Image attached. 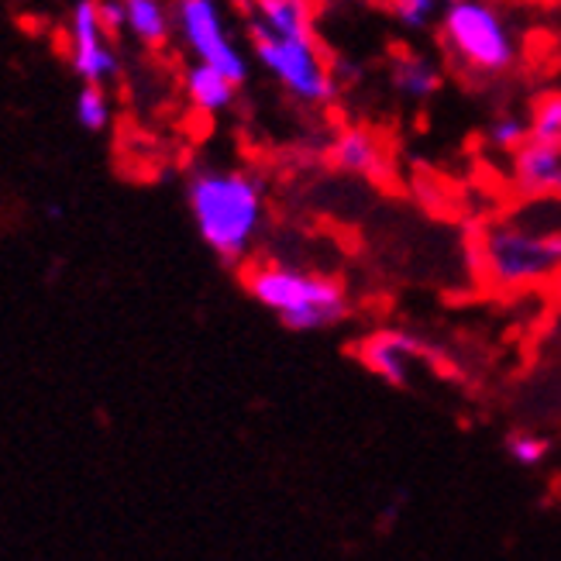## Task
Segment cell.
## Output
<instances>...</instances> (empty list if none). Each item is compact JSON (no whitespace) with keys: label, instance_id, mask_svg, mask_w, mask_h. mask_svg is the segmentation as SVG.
<instances>
[{"label":"cell","instance_id":"cell-20","mask_svg":"<svg viewBox=\"0 0 561 561\" xmlns=\"http://www.w3.org/2000/svg\"><path fill=\"white\" fill-rule=\"evenodd\" d=\"M558 21H561V4H558Z\"/></svg>","mask_w":561,"mask_h":561},{"label":"cell","instance_id":"cell-15","mask_svg":"<svg viewBox=\"0 0 561 561\" xmlns=\"http://www.w3.org/2000/svg\"><path fill=\"white\" fill-rule=\"evenodd\" d=\"M482 138H485V145H490L493 152L514 156L520 145L530 138V121H527L524 111H500V114H493L490 121H485Z\"/></svg>","mask_w":561,"mask_h":561},{"label":"cell","instance_id":"cell-6","mask_svg":"<svg viewBox=\"0 0 561 561\" xmlns=\"http://www.w3.org/2000/svg\"><path fill=\"white\" fill-rule=\"evenodd\" d=\"M173 28L193 62H207L245 87L252 77V53L238 42L221 0H173Z\"/></svg>","mask_w":561,"mask_h":561},{"label":"cell","instance_id":"cell-3","mask_svg":"<svg viewBox=\"0 0 561 561\" xmlns=\"http://www.w3.org/2000/svg\"><path fill=\"white\" fill-rule=\"evenodd\" d=\"M249 297L297 334H317L352 317V293L345 279L310 270L289 259H249L241 273Z\"/></svg>","mask_w":561,"mask_h":561},{"label":"cell","instance_id":"cell-18","mask_svg":"<svg viewBox=\"0 0 561 561\" xmlns=\"http://www.w3.org/2000/svg\"><path fill=\"white\" fill-rule=\"evenodd\" d=\"M72 111H77V125L90 135L104 131L111 125V101L104 87L96 83H87L80 93H77V104H72Z\"/></svg>","mask_w":561,"mask_h":561},{"label":"cell","instance_id":"cell-9","mask_svg":"<svg viewBox=\"0 0 561 561\" xmlns=\"http://www.w3.org/2000/svg\"><path fill=\"white\" fill-rule=\"evenodd\" d=\"M386 87L407 107H424L445 90V66L424 48H397L386 66Z\"/></svg>","mask_w":561,"mask_h":561},{"label":"cell","instance_id":"cell-14","mask_svg":"<svg viewBox=\"0 0 561 561\" xmlns=\"http://www.w3.org/2000/svg\"><path fill=\"white\" fill-rule=\"evenodd\" d=\"M389 18H393L403 32L421 35V32H434L442 14L455 4V0H382Z\"/></svg>","mask_w":561,"mask_h":561},{"label":"cell","instance_id":"cell-11","mask_svg":"<svg viewBox=\"0 0 561 561\" xmlns=\"http://www.w3.org/2000/svg\"><path fill=\"white\" fill-rule=\"evenodd\" d=\"M328 159L337 173L355 180H379L386 173V149L373 128L345 125L328 141Z\"/></svg>","mask_w":561,"mask_h":561},{"label":"cell","instance_id":"cell-19","mask_svg":"<svg viewBox=\"0 0 561 561\" xmlns=\"http://www.w3.org/2000/svg\"><path fill=\"white\" fill-rule=\"evenodd\" d=\"M96 11H101V21L111 35L125 32L128 14H125V0H96Z\"/></svg>","mask_w":561,"mask_h":561},{"label":"cell","instance_id":"cell-4","mask_svg":"<svg viewBox=\"0 0 561 561\" xmlns=\"http://www.w3.org/2000/svg\"><path fill=\"white\" fill-rule=\"evenodd\" d=\"M434 35L445 62L469 83L503 80L524 56L520 24L500 0H455Z\"/></svg>","mask_w":561,"mask_h":561},{"label":"cell","instance_id":"cell-8","mask_svg":"<svg viewBox=\"0 0 561 561\" xmlns=\"http://www.w3.org/2000/svg\"><path fill=\"white\" fill-rule=\"evenodd\" d=\"M107 35L111 32L104 28L96 0H77V8H72V18H69V38H72L69 62L83 83L104 87L121 72V59L114 53V45L107 42Z\"/></svg>","mask_w":561,"mask_h":561},{"label":"cell","instance_id":"cell-16","mask_svg":"<svg viewBox=\"0 0 561 561\" xmlns=\"http://www.w3.org/2000/svg\"><path fill=\"white\" fill-rule=\"evenodd\" d=\"M503 451L517 469H538L551 455V437H545L534 427H517L503 437Z\"/></svg>","mask_w":561,"mask_h":561},{"label":"cell","instance_id":"cell-17","mask_svg":"<svg viewBox=\"0 0 561 561\" xmlns=\"http://www.w3.org/2000/svg\"><path fill=\"white\" fill-rule=\"evenodd\" d=\"M527 121H530V138L561 141V90H545L541 96H534Z\"/></svg>","mask_w":561,"mask_h":561},{"label":"cell","instance_id":"cell-12","mask_svg":"<svg viewBox=\"0 0 561 561\" xmlns=\"http://www.w3.org/2000/svg\"><path fill=\"white\" fill-rule=\"evenodd\" d=\"M183 90L186 101L193 104V111L201 114H225L228 107H234L238 101V83L231 77H225L221 69H214L207 62H193L183 72Z\"/></svg>","mask_w":561,"mask_h":561},{"label":"cell","instance_id":"cell-1","mask_svg":"<svg viewBox=\"0 0 561 561\" xmlns=\"http://www.w3.org/2000/svg\"><path fill=\"white\" fill-rule=\"evenodd\" d=\"M479 276L500 293H527L561 279V197H520L485 221L476 241Z\"/></svg>","mask_w":561,"mask_h":561},{"label":"cell","instance_id":"cell-5","mask_svg":"<svg viewBox=\"0 0 561 561\" xmlns=\"http://www.w3.org/2000/svg\"><path fill=\"white\" fill-rule=\"evenodd\" d=\"M249 53L265 77L300 107H331L345 90L337 62L328 59L317 35H255L249 38Z\"/></svg>","mask_w":561,"mask_h":561},{"label":"cell","instance_id":"cell-7","mask_svg":"<svg viewBox=\"0 0 561 561\" xmlns=\"http://www.w3.org/2000/svg\"><path fill=\"white\" fill-rule=\"evenodd\" d=\"M355 358L369 376L382 379L393 389L413 386L421 369H434V365H445V352L431 345L427 337L413 334L407 328H376L365 334L355 345Z\"/></svg>","mask_w":561,"mask_h":561},{"label":"cell","instance_id":"cell-2","mask_svg":"<svg viewBox=\"0 0 561 561\" xmlns=\"http://www.w3.org/2000/svg\"><path fill=\"white\" fill-rule=\"evenodd\" d=\"M186 207L204 245L225 265H245L270 221V186L241 165H201L186 180Z\"/></svg>","mask_w":561,"mask_h":561},{"label":"cell","instance_id":"cell-13","mask_svg":"<svg viewBox=\"0 0 561 561\" xmlns=\"http://www.w3.org/2000/svg\"><path fill=\"white\" fill-rule=\"evenodd\" d=\"M128 24L125 32H131L141 45L159 48L173 35V8H165L162 0H125Z\"/></svg>","mask_w":561,"mask_h":561},{"label":"cell","instance_id":"cell-10","mask_svg":"<svg viewBox=\"0 0 561 561\" xmlns=\"http://www.w3.org/2000/svg\"><path fill=\"white\" fill-rule=\"evenodd\" d=\"M510 183L520 197H561V141L527 138L510 156Z\"/></svg>","mask_w":561,"mask_h":561}]
</instances>
